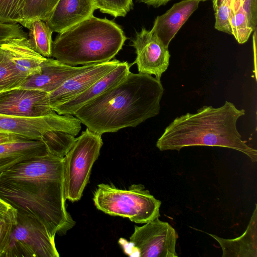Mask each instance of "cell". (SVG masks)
I'll return each instance as SVG.
<instances>
[{"label": "cell", "mask_w": 257, "mask_h": 257, "mask_svg": "<svg viewBox=\"0 0 257 257\" xmlns=\"http://www.w3.org/2000/svg\"><path fill=\"white\" fill-rule=\"evenodd\" d=\"M31 140L26 137L11 133L0 131V145Z\"/></svg>", "instance_id": "cell-32"}, {"label": "cell", "mask_w": 257, "mask_h": 257, "mask_svg": "<svg viewBox=\"0 0 257 257\" xmlns=\"http://www.w3.org/2000/svg\"><path fill=\"white\" fill-rule=\"evenodd\" d=\"M29 29L28 40L33 48L45 58L52 57V35L53 31L44 21L39 19L31 22Z\"/></svg>", "instance_id": "cell-21"}, {"label": "cell", "mask_w": 257, "mask_h": 257, "mask_svg": "<svg viewBox=\"0 0 257 257\" xmlns=\"http://www.w3.org/2000/svg\"><path fill=\"white\" fill-rule=\"evenodd\" d=\"M48 153L40 140H28L0 145V174L30 158Z\"/></svg>", "instance_id": "cell-19"}, {"label": "cell", "mask_w": 257, "mask_h": 257, "mask_svg": "<svg viewBox=\"0 0 257 257\" xmlns=\"http://www.w3.org/2000/svg\"><path fill=\"white\" fill-rule=\"evenodd\" d=\"M199 0H183L164 14L157 16L151 31L168 48L180 29L198 7Z\"/></svg>", "instance_id": "cell-16"}, {"label": "cell", "mask_w": 257, "mask_h": 257, "mask_svg": "<svg viewBox=\"0 0 257 257\" xmlns=\"http://www.w3.org/2000/svg\"><path fill=\"white\" fill-rule=\"evenodd\" d=\"M101 135L88 128L76 138L63 158L64 195L72 202L79 201L89 182L92 166L103 145Z\"/></svg>", "instance_id": "cell-6"}, {"label": "cell", "mask_w": 257, "mask_h": 257, "mask_svg": "<svg viewBox=\"0 0 257 257\" xmlns=\"http://www.w3.org/2000/svg\"><path fill=\"white\" fill-rule=\"evenodd\" d=\"M130 68L127 62L120 61L115 68L83 92L53 110L59 114L73 115L82 106L120 82L130 73Z\"/></svg>", "instance_id": "cell-15"}, {"label": "cell", "mask_w": 257, "mask_h": 257, "mask_svg": "<svg viewBox=\"0 0 257 257\" xmlns=\"http://www.w3.org/2000/svg\"><path fill=\"white\" fill-rule=\"evenodd\" d=\"M139 2L143 3L148 6H153L155 8L166 5L171 0H138Z\"/></svg>", "instance_id": "cell-33"}, {"label": "cell", "mask_w": 257, "mask_h": 257, "mask_svg": "<svg viewBox=\"0 0 257 257\" xmlns=\"http://www.w3.org/2000/svg\"><path fill=\"white\" fill-rule=\"evenodd\" d=\"M28 37L19 24L0 23V45L8 41L15 38Z\"/></svg>", "instance_id": "cell-28"}, {"label": "cell", "mask_w": 257, "mask_h": 257, "mask_svg": "<svg viewBox=\"0 0 257 257\" xmlns=\"http://www.w3.org/2000/svg\"><path fill=\"white\" fill-rule=\"evenodd\" d=\"M120 62L113 59L108 62L95 64L66 80L58 88L49 93V103L52 109L83 92L115 68Z\"/></svg>", "instance_id": "cell-12"}, {"label": "cell", "mask_w": 257, "mask_h": 257, "mask_svg": "<svg viewBox=\"0 0 257 257\" xmlns=\"http://www.w3.org/2000/svg\"><path fill=\"white\" fill-rule=\"evenodd\" d=\"M224 0H213L212 1L213 8L214 10L217 6L220 5Z\"/></svg>", "instance_id": "cell-34"}, {"label": "cell", "mask_w": 257, "mask_h": 257, "mask_svg": "<svg viewBox=\"0 0 257 257\" xmlns=\"http://www.w3.org/2000/svg\"><path fill=\"white\" fill-rule=\"evenodd\" d=\"M127 39L113 21L94 16L59 33L52 45V57L77 66L108 62Z\"/></svg>", "instance_id": "cell-4"}, {"label": "cell", "mask_w": 257, "mask_h": 257, "mask_svg": "<svg viewBox=\"0 0 257 257\" xmlns=\"http://www.w3.org/2000/svg\"><path fill=\"white\" fill-rule=\"evenodd\" d=\"M18 74L25 80L41 71V64L46 58L32 47L28 37L12 39L2 44Z\"/></svg>", "instance_id": "cell-17"}, {"label": "cell", "mask_w": 257, "mask_h": 257, "mask_svg": "<svg viewBox=\"0 0 257 257\" xmlns=\"http://www.w3.org/2000/svg\"><path fill=\"white\" fill-rule=\"evenodd\" d=\"M93 201L96 208L104 213L127 218L136 223H146L160 216L161 201L142 184L121 189L99 184L94 192Z\"/></svg>", "instance_id": "cell-5"}, {"label": "cell", "mask_w": 257, "mask_h": 257, "mask_svg": "<svg viewBox=\"0 0 257 257\" xmlns=\"http://www.w3.org/2000/svg\"><path fill=\"white\" fill-rule=\"evenodd\" d=\"M164 89L161 80L131 71L120 82L88 102L74 113L98 134L136 127L160 112Z\"/></svg>", "instance_id": "cell-2"}, {"label": "cell", "mask_w": 257, "mask_h": 257, "mask_svg": "<svg viewBox=\"0 0 257 257\" xmlns=\"http://www.w3.org/2000/svg\"><path fill=\"white\" fill-rule=\"evenodd\" d=\"M17 217V210L0 198V222L16 221Z\"/></svg>", "instance_id": "cell-31"}, {"label": "cell", "mask_w": 257, "mask_h": 257, "mask_svg": "<svg viewBox=\"0 0 257 257\" xmlns=\"http://www.w3.org/2000/svg\"><path fill=\"white\" fill-rule=\"evenodd\" d=\"M81 124L73 115L56 112L37 117L0 114V131L21 135L31 140H40L44 134L52 131H62L76 136L81 130Z\"/></svg>", "instance_id": "cell-9"}, {"label": "cell", "mask_w": 257, "mask_h": 257, "mask_svg": "<svg viewBox=\"0 0 257 257\" xmlns=\"http://www.w3.org/2000/svg\"><path fill=\"white\" fill-rule=\"evenodd\" d=\"M96 9L115 17H124L133 8V0H95Z\"/></svg>", "instance_id": "cell-25"}, {"label": "cell", "mask_w": 257, "mask_h": 257, "mask_svg": "<svg viewBox=\"0 0 257 257\" xmlns=\"http://www.w3.org/2000/svg\"><path fill=\"white\" fill-rule=\"evenodd\" d=\"M94 64L73 66L55 59L46 58L41 64V72L28 77L19 88L50 93L69 78Z\"/></svg>", "instance_id": "cell-13"}, {"label": "cell", "mask_w": 257, "mask_h": 257, "mask_svg": "<svg viewBox=\"0 0 257 257\" xmlns=\"http://www.w3.org/2000/svg\"><path fill=\"white\" fill-rule=\"evenodd\" d=\"M16 221H2L0 222V257L6 250L12 232Z\"/></svg>", "instance_id": "cell-29"}, {"label": "cell", "mask_w": 257, "mask_h": 257, "mask_svg": "<svg viewBox=\"0 0 257 257\" xmlns=\"http://www.w3.org/2000/svg\"><path fill=\"white\" fill-rule=\"evenodd\" d=\"M95 10V0H59L44 22L59 34L93 16Z\"/></svg>", "instance_id": "cell-14"}, {"label": "cell", "mask_w": 257, "mask_h": 257, "mask_svg": "<svg viewBox=\"0 0 257 257\" xmlns=\"http://www.w3.org/2000/svg\"><path fill=\"white\" fill-rule=\"evenodd\" d=\"M132 46L137 55L134 63L139 73L154 75L161 80L169 65L170 54L157 36L151 30L143 28L132 40Z\"/></svg>", "instance_id": "cell-10"}, {"label": "cell", "mask_w": 257, "mask_h": 257, "mask_svg": "<svg viewBox=\"0 0 257 257\" xmlns=\"http://www.w3.org/2000/svg\"><path fill=\"white\" fill-rule=\"evenodd\" d=\"M55 238L38 219L17 212V222L2 257H58Z\"/></svg>", "instance_id": "cell-8"}, {"label": "cell", "mask_w": 257, "mask_h": 257, "mask_svg": "<svg viewBox=\"0 0 257 257\" xmlns=\"http://www.w3.org/2000/svg\"><path fill=\"white\" fill-rule=\"evenodd\" d=\"M245 114L243 109L226 101L219 107L204 105L194 113L176 117L165 129L156 147L161 151H180L184 147L205 146L227 148L246 155L253 163L257 151L248 146L236 128L238 119Z\"/></svg>", "instance_id": "cell-3"}, {"label": "cell", "mask_w": 257, "mask_h": 257, "mask_svg": "<svg viewBox=\"0 0 257 257\" xmlns=\"http://www.w3.org/2000/svg\"><path fill=\"white\" fill-rule=\"evenodd\" d=\"M55 112L47 92L21 88L0 92L1 115L37 117Z\"/></svg>", "instance_id": "cell-11"}, {"label": "cell", "mask_w": 257, "mask_h": 257, "mask_svg": "<svg viewBox=\"0 0 257 257\" xmlns=\"http://www.w3.org/2000/svg\"><path fill=\"white\" fill-rule=\"evenodd\" d=\"M25 81L17 73L7 52L0 45V92L19 88Z\"/></svg>", "instance_id": "cell-23"}, {"label": "cell", "mask_w": 257, "mask_h": 257, "mask_svg": "<svg viewBox=\"0 0 257 257\" xmlns=\"http://www.w3.org/2000/svg\"><path fill=\"white\" fill-rule=\"evenodd\" d=\"M230 23L232 35L237 42L239 44L245 43L253 31L249 27L247 18L241 5L237 10L233 11Z\"/></svg>", "instance_id": "cell-24"}, {"label": "cell", "mask_w": 257, "mask_h": 257, "mask_svg": "<svg viewBox=\"0 0 257 257\" xmlns=\"http://www.w3.org/2000/svg\"><path fill=\"white\" fill-rule=\"evenodd\" d=\"M59 0H23L18 14V24L27 28L32 21H45Z\"/></svg>", "instance_id": "cell-20"}, {"label": "cell", "mask_w": 257, "mask_h": 257, "mask_svg": "<svg viewBox=\"0 0 257 257\" xmlns=\"http://www.w3.org/2000/svg\"><path fill=\"white\" fill-rule=\"evenodd\" d=\"M242 8L247 18L249 27L254 31L257 25V0H244Z\"/></svg>", "instance_id": "cell-30"}, {"label": "cell", "mask_w": 257, "mask_h": 257, "mask_svg": "<svg viewBox=\"0 0 257 257\" xmlns=\"http://www.w3.org/2000/svg\"><path fill=\"white\" fill-rule=\"evenodd\" d=\"M23 0H0V23L18 24V14Z\"/></svg>", "instance_id": "cell-27"}, {"label": "cell", "mask_w": 257, "mask_h": 257, "mask_svg": "<svg viewBox=\"0 0 257 257\" xmlns=\"http://www.w3.org/2000/svg\"><path fill=\"white\" fill-rule=\"evenodd\" d=\"M232 0H224L214 10L215 11V28L221 32L232 35L230 20L233 12Z\"/></svg>", "instance_id": "cell-26"}, {"label": "cell", "mask_w": 257, "mask_h": 257, "mask_svg": "<svg viewBox=\"0 0 257 257\" xmlns=\"http://www.w3.org/2000/svg\"><path fill=\"white\" fill-rule=\"evenodd\" d=\"M76 138L67 133L52 131L46 133L40 141L45 144L49 153L64 158L74 144Z\"/></svg>", "instance_id": "cell-22"}, {"label": "cell", "mask_w": 257, "mask_h": 257, "mask_svg": "<svg viewBox=\"0 0 257 257\" xmlns=\"http://www.w3.org/2000/svg\"><path fill=\"white\" fill-rule=\"evenodd\" d=\"M178 235L168 222L157 218L139 226H135L130 241L121 238L118 243L124 253L139 257H177Z\"/></svg>", "instance_id": "cell-7"}, {"label": "cell", "mask_w": 257, "mask_h": 257, "mask_svg": "<svg viewBox=\"0 0 257 257\" xmlns=\"http://www.w3.org/2000/svg\"><path fill=\"white\" fill-rule=\"evenodd\" d=\"M200 2L201 1H202V2H205V1H208V0H199ZM212 1V2L213 1V0H211Z\"/></svg>", "instance_id": "cell-35"}, {"label": "cell", "mask_w": 257, "mask_h": 257, "mask_svg": "<svg viewBox=\"0 0 257 257\" xmlns=\"http://www.w3.org/2000/svg\"><path fill=\"white\" fill-rule=\"evenodd\" d=\"M208 234L220 245L222 257H257V204L245 231L240 236L226 239Z\"/></svg>", "instance_id": "cell-18"}, {"label": "cell", "mask_w": 257, "mask_h": 257, "mask_svg": "<svg viewBox=\"0 0 257 257\" xmlns=\"http://www.w3.org/2000/svg\"><path fill=\"white\" fill-rule=\"evenodd\" d=\"M0 198L18 212L38 219L54 238L74 224L65 206L63 158L48 153L4 171Z\"/></svg>", "instance_id": "cell-1"}]
</instances>
